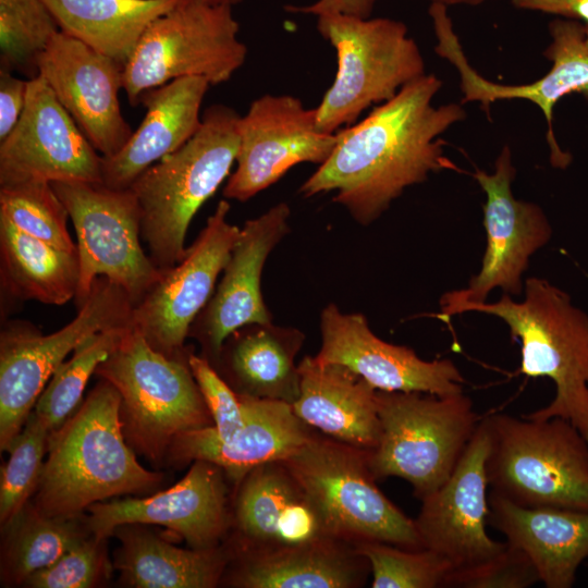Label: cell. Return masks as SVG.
I'll list each match as a JSON object with an SVG mask.
<instances>
[{
	"label": "cell",
	"instance_id": "6da1fadb",
	"mask_svg": "<svg viewBox=\"0 0 588 588\" xmlns=\"http://www.w3.org/2000/svg\"><path fill=\"white\" fill-rule=\"evenodd\" d=\"M443 82L426 73L378 105L362 121L336 132L329 158L302 184L304 197L336 192L362 225L377 220L403 192L431 173L458 170L441 138L466 119L462 103L433 105Z\"/></svg>",
	"mask_w": 588,
	"mask_h": 588
},
{
	"label": "cell",
	"instance_id": "7a4b0ae2",
	"mask_svg": "<svg viewBox=\"0 0 588 588\" xmlns=\"http://www.w3.org/2000/svg\"><path fill=\"white\" fill-rule=\"evenodd\" d=\"M121 397L107 380L78 409L50 431L48 458L36 488L35 509L49 517H77L111 497L149 491L162 475L145 469L125 442Z\"/></svg>",
	"mask_w": 588,
	"mask_h": 588
},
{
	"label": "cell",
	"instance_id": "3957f363",
	"mask_svg": "<svg viewBox=\"0 0 588 588\" xmlns=\"http://www.w3.org/2000/svg\"><path fill=\"white\" fill-rule=\"evenodd\" d=\"M240 119L228 106H210L197 132L143 172L130 187L140 211L142 237L161 271L184 258L192 219L236 162Z\"/></svg>",
	"mask_w": 588,
	"mask_h": 588
},
{
	"label": "cell",
	"instance_id": "277c9868",
	"mask_svg": "<svg viewBox=\"0 0 588 588\" xmlns=\"http://www.w3.org/2000/svg\"><path fill=\"white\" fill-rule=\"evenodd\" d=\"M524 289L522 302L504 293L495 303L469 304L460 314L477 311L501 318L512 338L520 341V372L553 381V400L524 417L563 418L588 440V315L546 279L530 277Z\"/></svg>",
	"mask_w": 588,
	"mask_h": 588
},
{
	"label": "cell",
	"instance_id": "5b68a950",
	"mask_svg": "<svg viewBox=\"0 0 588 588\" xmlns=\"http://www.w3.org/2000/svg\"><path fill=\"white\" fill-rule=\"evenodd\" d=\"M491 491L529 509L588 512V440L568 420L486 416Z\"/></svg>",
	"mask_w": 588,
	"mask_h": 588
},
{
	"label": "cell",
	"instance_id": "8992f818",
	"mask_svg": "<svg viewBox=\"0 0 588 588\" xmlns=\"http://www.w3.org/2000/svg\"><path fill=\"white\" fill-rule=\"evenodd\" d=\"M327 537L351 544L376 541L424 549L415 523L376 485L363 451L313 434L282 461Z\"/></svg>",
	"mask_w": 588,
	"mask_h": 588
},
{
	"label": "cell",
	"instance_id": "52a82bcc",
	"mask_svg": "<svg viewBox=\"0 0 588 588\" xmlns=\"http://www.w3.org/2000/svg\"><path fill=\"white\" fill-rule=\"evenodd\" d=\"M187 358L158 352L132 324L96 369L120 394L124 436L150 460L182 433L213 426Z\"/></svg>",
	"mask_w": 588,
	"mask_h": 588
},
{
	"label": "cell",
	"instance_id": "ba28073f",
	"mask_svg": "<svg viewBox=\"0 0 588 588\" xmlns=\"http://www.w3.org/2000/svg\"><path fill=\"white\" fill-rule=\"evenodd\" d=\"M317 29L338 60L334 81L316 107L321 132L333 134L356 123L368 108L426 74L421 51L402 21L321 14Z\"/></svg>",
	"mask_w": 588,
	"mask_h": 588
},
{
	"label": "cell",
	"instance_id": "9c48e42d",
	"mask_svg": "<svg viewBox=\"0 0 588 588\" xmlns=\"http://www.w3.org/2000/svg\"><path fill=\"white\" fill-rule=\"evenodd\" d=\"M380 437L367 452L376 480L399 477L424 499L453 473L479 418L464 393L377 391Z\"/></svg>",
	"mask_w": 588,
	"mask_h": 588
},
{
	"label": "cell",
	"instance_id": "30bf717a",
	"mask_svg": "<svg viewBox=\"0 0 588 588\" xmlns=\"http://www.w3.org/2000/svg\"><path fill=\"white\" fill-rule=\"evenodd\" d=\"M238 30L232 7L180 0L149 24L125 63L122 89L128 102L137 106L145 91L181 77L228 82L247 56Z\"/></svg>",
	"mask_w": 588,
	"mask_h": 588
},
{
	"label": "cell",
	"instance_id": "8fae6325",
	"mask_svg": "<svg viewBox=\"0 0 588 588\" xmlns=\"http://www.w3.org/2000/svg\"><path fill=\"white\" fill-rule=\"evenodd\" d=\"M133 303L106 277L97 278L77 315L42 334L25 321H10L0 334V448L9 450L57 368L90 335L132 324Z\"/></svg>",
	"mask_w": 588,
	"mask_h": 588
},
{
	"label": "cell",
	"instance_id": "7c38bea8",
	"mask_svg": "<svg viewBox=\"0 0 588 588\" xmlns=\"http://www.w3.org/2000/svg\"><path fill=\"white\" fill-rule=\"evenodd\" d=\"M50 184L76 232L79 282L74 301L77 307L99 277L119 284L136 305L162 271L140 245V211L133 191L115 189L102 183Z\"/></svg>",
	"mask_w": 588,
	"mask_h": 588
},
{
	"label": "cell",
	"instance_id": "4fadbf2b",
	"mask_svg": "<svg viewBox=\"0 0 588 588\" xmlns=\"http://www.w3.org/2000/svg\"><path fill=\"white\" fill-rule=\"evenodd\" d=\"M515 175L509 145L502 147L492 173L480 169L473 173L486 194L483 225L487 246L481 269L469 280L467 287L442 295L436 317L443 322L458 315L466 305L486 302L493 289L519 295L530 256L551 238L552 228L542 208L514 197L512 182Z\"/></svg>",
	"mask_w": 588,
	"mask_h": 588
},
{
	"label": "cell",
	"instance_id": "5bb4252c",
	"mask_svg": "<svg viewBox=\"0 0 588 588\" xmlns=\"http://www.w3.org/2000/svg\"><path fill=\"white\" fill-rule=\"evenodd\" d=\"M230 204L221 199L184 258L133 306L132 324L158 352L181 356L185 339L211 298L217 279L236 244L241 228L228 221Z\"/></svg>",
	"mask_w": 588,
	"mask_h": 588
},
{
	"label": "cell",
	"instance_id": "9a60e30c",
	"mask_svg": "<svg viewBox=\"0 0 588 588\" xmlns=\"http://www.w3.org/2000/svg\"><path fill=\"white\" fill-rule=\"evenodd\" d=\"M316 119V108H306L292 95L255 99L240 119L236 169L223 188L224 198L246 201L296 164L323 163L338 136L321 132Z\"/></svg>",
	"mask_w": 588,
	"mask_h": 588
},
{
	"label": "cell",
	"instance_id": "2e32d148",
	"mask_svg": "<svg viewBox=\"0 0 588 588\" xmlns=\"http://www.w3.org/2000/svg\"><path fill=\"white\" fill-rule=\"evenodd\" d=\"M101 160L46 81L40 75L28 79L24 110L0 142V186L101 183Z\"/></svg>",
	"mask_w": 588,
	"mask_h": 588
},
{
	"label": "cell",
	"instance_id": "e0dca14e",
	"mask_svg": "<svg viewBox=\"0 0 588 588\" xmlns=\"http://www.w3.org/2000/svg\"><path fill=\"white\" fill-rule=\"evenodd\" d=\"M489 449L490 433L485 417L451 476L421 499V509L414 520L422 548L445 558L452 572L477 566L506 547V542L495 541L487 532Z\"/></svg>",
	"mask_w": 588,
	"mask_h": 588
},
{
	"label": "cell",
	"instance_id": "ac0fdd59",
	"mask_svg": "<svg viewBox=\"0 0 588 588\" xmlns=\"http://www.w3.org/2000/svg\"><path fill=\"white\" fill-rule=\"evenodd\" d=\"M122 74L115 60L61 30L38 60V75L102 157L115 155L133 134L119 101Z\"/></svg>",
	"mask_w": 588,
	"mask_h": 588
},
{
	"label": "cell",
	"instance_id": "d6986e66",
	"mask_svg": "<svg viewBox=\"0 0 588 588\" xmlns=\"http://www.w3.org/2000/svg\"><path fill=\"white\" fill-rule=\"evenodd\" d=\"M320 333L318 360L341 364L379 391L463 393L464 378L451 359L424 360L407 346L381 340L363 314H345L330 303L320 314Z\"/></svg>",
	"mask_w": 588,
	"mask_h": 588
},
{
	"label": "cell",
	"instance_id": "ffe728a7",
	"mask_svg": "<svg viewBox=\"0 0 588 588\" xmlns=\"http://www.w3.org/2000/svg\"><path fill=\"white\" fill-rule=\"evenodd\" d=\"M290 207L279 203L241 228L211 298L193 322L189 334L217 362L224 341L237 329L271 322L261 294V273L268 256L287 234Z\"/></svg>",
	"mask_w": 588,
	"mask_h": 588
},
{
	"label": "cell",
	"instance_id": "44dd1931",
	"mask_svg": "<svg viewBox=\"0 0 588 588\" xmlns=\"http://www.w3.org/2000/svg\"><path fill=\"white\" fill-rule=\"evenodd\" d=\"M194 462L186 476L166 491L90 505L87 527L91 536L102 541L119 526L155 524L179 534L194 549L215 548L226 528L222 468Z\"/></svg>",
	"mask_w": 588,
	"mask_h": 588
},
{
	"label": "cell",
	"instance_id": "7402d4cb",
	"mask_svg": "<svg viewBox=\"0 0 588 588\" xmlns=\"http://www.w3.org/2000/svg\"><path fill=\"white\" fill-rule=\"evenodd\" d=\"M238 395L244 425L230 440L217 439L211 427L187 431L169 450L174 458L210 462L241 481L261 464L285 461L314 434L291 404Z\"/></svg>",
	"mask_w": 588,
	"mask_h": 588
},
{
	"label": "cell",
	"instance_id": "603a6c76",
	"mask_svg": "<svg viewBox=\"0 0 588 588\" xmlns=\"http://www.w3.org/2000/svg\"><path fill=\"white\" fill-rule=\"evenodd\" d=\"M209 86L205 77L187 76L145 91L139 103L146 114L115 155L102 157L101 183L130 188L148 168L182 147L200 126V107Z\"/></svg>",
	"mask_w": 588,
	"mask_h": 588
},
{
	"label": "cell",
	"instance_id": "cb8c5ba5",
	"mask_svg": "<svg viewBox=\"0 0 588 588\" xmlns=\"http://www.w3.org/2000/svg\"><path fill=\"white\" fill-rule=\"evenodd\" d=\"M294 413L309 427L363 451L380 437L377 389L350 368L305 356L298 364Z\"/></svg>",
	"mask_w": 588,
	"mask_h": 588
},
{
	"label": "cell",
	"instance_id": "d4e9b609",
	"mask_svg": "<svg viewBox=\"0 0 588 588\" xmlns=\"http://www.w3.org/2000/svg\"><path fill=\"white\" fill-rule=\"evenodd\" d=\"M488 502V525L528 554L547 588L575 584L580 564L588 559V512L523 507L493 491Z\"/></svg>",
	"mask_w": 588,
	"mask_h": 588
},
{
	"label": "cell",
	"instance_id": "484cf974",
	"mask_svg": "<svg viewBox=\"0 0 588 588\" xmlns=\"http://www.w3.org/2000/svg\"><path fill=\"white\" fill-rule=\"evenodd\" d=\"M370 566L354 544L331 537L252 549L233 584L244 588H353L364 586Z\"/></svg>",
	"mask_w": 588,
	"mask_h": 588
},
{
	"label": "cell",
	"instance_id": "4316f807",
	"mask_svg": "<svg viewBox=\"0 0 588 588\" xmlns=\"http://www.w3.org/2000/svg\"><path fill=\"white\" fill-rule=\"evenodd\" d=\"M296 328L271 322L244 326L224 341L217 363L241 395L293 404L299 394L295 356L304 342Z\"/></svg>",
	"mask_w": 588,
	"mask_h": 588
},
{
	"label": "cell",
	"instance_id": "83f0119b",
	"mask_svg": "<svg viewBox=\"0 0 588 588\" xmlns=\"http://www.w3.org/2000/svg\"><path fill=\"white\" fill-rule=\"evenodd\" d=\"M1 287L19 301L64 305L79 282L78 252L30 236L0 217Z\"/></svg>",
	"mask_w": 588,
	"mask_h": 588
},
{
	"label": "cell",
	"instance_id": "f1b7e54d",
	"mask_svg": "<svg viewBox=\"0 0 588 588\" xmlns=\"http://www.w3.org/2000/svg\"><path fill=\"white\" fill-rule=\"evenodd\" d=\"M180 0H44L61 32L123 68L139 38Z\"/></svg>",
	"mask_w": 588,
	"mask_h": 588
},
{
	"label": "cell",
	"instance_id": "f546056e",
	"mask_svg": "<svg viewBox=\"0 0 588 588\" xmlns=\"http://www.w3.org/2000/svg\"><path fill=\"white\" fill-rule=\"evenodd\" d=\"M120 529L115 567L139 588H211L224 568V555L212 549L184 550L136 528Z\"/></svg>",
	"mask_w": 588,
	"mask_h": 588
},
{
	"label": "cell",
	"instance_id": "4dcf8cb0",
	"mask_svg": "<svg viewBox=\"0 0 588 588\" xmlns=\"http://www.w3.org/2000/svg\"><path fill=\"white\" fill-rule=\"evenodd\" d=\"M236 522L253 549L279 546L281 528L304 495L283 462L253 468L242 480Z\"/></svg>",
	"mask_w": 588,
	"mask_h": 588
},
{
	"label": "cell",
	"instance_id": "1f68e13d",
	"mask_svg": "<svg viewBox=\"0 0 588 588\" xmlns=\"http://www.w3.org/2000/svg\"><path fill=\"white\" fill-rule=\"evenodd\" d=\"M7 527V574L14 583L25 581L33 573L52 565L85 538L76 517H49L33 504H26Z\"/></svg>",
	"mask_w": 588,
	"mask_h": 588
},
{
	"label": "cell",
	"instance_id": "d6a6232c",
	"mask_svg": "<svg viewBox=\"0 0 588 588\" xmlns=\"http://www.w3.org/2000/svg\"><path fill=\"white\" fill-rule=\"evenodd\" d=\"M131 326L90 335L57 368L33 411L50 431L59 428L70 417L81 402L90 376L107 359Z\"/></svg>",
	"mask_w": 588,
	"mask_h": 588
},
{
	"label": "cell",
	"instance_id": "836d02e7",
	"mask_svg": "<svg viewBox=\"0 0 588 588\" xmlns=\"http://www.w3.org/2000/svg\"><path fill=\"white\" fill-rule=\"evenodd\" d=\"M58 32L44 0H0V68L38 76V60Z\"/></svg>",
	"mask_w": 588,
	"mask_h": 588
},
{
	"label": "cell",
	"instance_id": "e575fe53",
	"mask_svg": "<svg viewBox=\"0 0 588 588\" xmlns=\"http://www.w3.org/2000/svg\"><path fill=\"white\" fill-rule=\"evenodd\" d=\"M0 217L30 236L77 249L68 230V210L48 182L0 186Z\"/></svg>",
	"mask_w": 588,
	"mask_h": 588
},
{
	"label": "cell",
	"instance_id": "d590c367",
	"mask_svg": "<svg viewBox=\"0 0 588 588\" xmlns=\"http://www.w3.org/2000/svg\"><path fill=\"white\" fill-rule=\"evenodd\" d=\"M356 551L369 563L373 588L445 587L451 563L429 549H406L385 542H360Z\"/></svg>",
	"mask_w": 588,
	"mask_h": 588
},
{
	"label": "cell",
	"instance_id": "8d00e7d4",
	"mask_svg": "<svg viewBox=\"0 0 588 588\" xmlns=\"http://www.w3.org/2000/svg\"><path fill=\"white\" fill-rule=\"evenodd\" d=\"M49 433L50 430L32 412L8 450L10 457L2 467L0 481V520L5 527L37 488Z\"/></svg>",
	"mask_w": 588,
	"mask_h": 588
},
{
	"label": "cell",
	"instance_id": "74e56055",
	"mask_svg": "<svg viewBox=\"0 0 588 588\" xmlns=\"http://www.w3.org/2000/svg\"><path fill=\"white\" fill-rule=\"evenodd\" d=\"M539 581L538 571L528 554L506 541V547L490 560L452 572L445 587L527 588Z\"/></svg>",
	"mask_w": 588,
	"mask_h": 588
},
{
	"label": "cell",
	"instance_id": "f35d334b",
	"mask_svg": "<svg viewBox=\"0 0 588 588\" xmlns=\"http://www.w3.org/2000/svg\"><path fill=\"white\" fill-rule=\"evenodd\" d=\"M187 359L211 415L212 433L220 441L230 440L244 425L240 395L206 357L189 353Z\"/></svg>",
	"mask_w": 588,
	"mask_h": 588
},
{
	"label": "cell",
	"instance_id": "ab89813d",
	"mask_svg": "<svg viewBox=\"0 0 588 588\" xmlns=\"http://www.w3.org/2000/svg\"><path fill=\"white\" fill-rule=\"evenodd\" d=\"M100 540L83 538L52 565L28 576L35 588H87L96 584L103 567Z\"/></svg>",
	"mask_w": 588,
	"mask_h": 588
},
{
	"label": "cell",
	"instance_id": "60d3db41",
	"mask_svg": "<svg viewBox=\"0 0 588 588\" xmlns=\"http://www.w3.org/2000/svg\"><path fill=\"white\" fill-rule=\"evenodd\" d=\"M28 81L0 68V142L16 125L26 102Z\"/></svg>",
	"mask_w": 588,
	"mask_h": 588
},
{
	"label": "cell",
	"instance_id": "b9f144b4",
	"mask_svg": "<svg viewBox=\"0 0 588 588\" xmlns=\"http://www.w3.org/2000/svg\"><path fill=\"white\" fill-rule=\"evenodd\" d=\"M377 0H317L307 5H285L291 13L311 14H345L360 19H369L373 12Z\"/></svg>",
	"mask_w": 588,
	"mask_h": 588
},
{
	"label": "cell",
	"instance_id": "7bdbcfd3",
	"mask_svg": "<svg viewBox=\"0 0 588 588\" xmlns=\"http://www.w3.org/2000/svg\"><path fill=\"white\" fill-rule=\"evenodd\" d=\"M516 9L553 14L588 24V0H511Z\"/></svg>",
	"mask_w": 588,
	"mask_h": 588
},
{
	"label": "cell",
	"instance_id": "ee69618b",
	"mask_svg": "<svg viewBox=\"0 0 588 588\" xmlns=\"http://www.w3.org/2000/svg\"><path fill=\"white\" fill-rule=\"evenodd\" d=\"M428 1H430V3L443 4L449 8L453 5L477 7L487 2L488 0H428Z\"/></svg>",
	"mask_w": 588,
	"mask_h": 588
},
{
	"label": "cell",
	"instance_id": "f6af8a7d",
	"mask_svg": "<svg viewBox=\"0 0 588 588\" xmlns=\"http://www.w3.org/2000/svg\"><path fill=\"white\" fill-rule=\"evenodd\" d=\"M205 3H208L210 5H228V7H234L238 3H241L243 0H201Z\"/></svg>",
	"mask_w": 588,
	"mask_h": 588
},
{
	"label": "cell",
	"instance_id": "bcb514c9",
	"mask_svg": "<svg viewBox=\"0 0 588 588\" xmlns=\"http://www.w3.org/2000/svg\"><path fill=\"white\" fill-rule=\"evenodd\" d=\"M585 25H586L585 47H586V50L588 52V24H585Z\"/></svg>",
	"mask_w": 588,
	"mask_h": 588
}]
</instances>
